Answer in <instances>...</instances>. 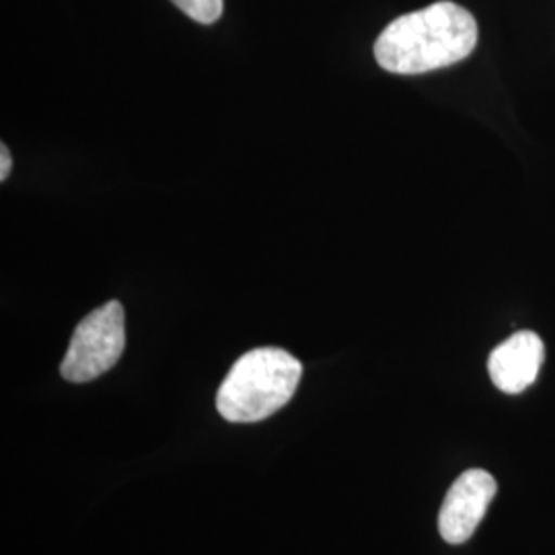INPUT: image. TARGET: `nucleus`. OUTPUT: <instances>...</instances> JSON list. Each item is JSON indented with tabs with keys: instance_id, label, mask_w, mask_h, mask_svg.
Returning <instances> with one entry per match:
<instances>
[{
	"instance_id": "3",
	"label": "nucleus",
	"mask_w": 555,
	"mask_h": 555,
	"mask_svg": "<svg viewBox=\"0 0 555 555\" xmlns=\"http://www.w3.org/2000/svg\"><path fill=\"white\" fill-rule=\"evenodd\" d=\"M126 348V313L109 300L80 321L60 373L70 383H89L116 366Z\"/></svg>"
},
{
	"instance_id": "2",
	"label": "nucleus",
	"mask_w": 555,
	"mask_h": 555,
	"mask_svg": "<svg viewBox=\"0 0 555 555\" xmlns=\"http://www.w3.org/2000/svg\"><path fill=\"white\" fill-rule=\"evenodd\" d=\"M302 364L282 348H256L238 358L220 385L217 410L233 424L276 414L297 391Z\"/></svg>"
},
{
	"instance_id": "7",
	"label": "nucleus",
	"mask_w": 555,
	"mask_h": 555,
	"mask_svg": "<svg viewBox=\"0 0 555 555\" xmlns=\"http://www.w3.org/2000/svg\"><path fill=\"white\" fill-rule=\"evenodd\" d=\"M11 167H13L11 153H9V149L2 144V146H0V179H2V181L9 178V173H11Z\"/></svg>"
},
{
	"instance_id": "4",
	"label": "nucleus",
	"mask_w": 555,
	"mask_h": 555,
	"mask_svg": "<svg viewBox=\"0 0 555 555\" xmlns=\"http://www.w3.org/2000/svg\"><path fill=\"white\" fill-rule=\"evenodd\" d=\"M496 492L498 483L492 474L483 469L463 472L449 488L442 502L438 515L440 537L451 545L469 541L488 513Z\"/></svg>"
},
{
	"instance_id": "1",
	"label": "nucleus",
	"mask_w": 555,
	"mask_h": 555,
	"mask_svg": "<svg viewBox=\"0 0 555 555\" xmlns=\"http://www.w3.org/2000/svg\"><path fill=\"white\" fill-rule=\"evenodd\" d=\"M476 46V17L442 0L391 21L375 41V59L387 73L424 75L467 59Z\"/></svg>"
},
{
	"instance_id": "5",
	"label": "nucleus",
	"mask_w": 555,
	"mask_h": 555,
	"mask_svg": "<svg viewBox=\"0 0 555 555\" xmlns=\"http://www.w3.org/2000/svg\"><path fill=\"white\" fill-rule=\"evenodd\" d=\"M545 346L535 332L522 330L492 350L488 358V373L500 391L518 396L529 389L541 371Z\"/></svg>"
},
{
	"instance_id": "6",
	"label": "nucleus",
	"mask_w": 555,
	"mask_h": 555,
	"mask_svg": "<svg viewBox=\"0 0 555 555\" xmlns=\"http://www.w3.org/2000/svg\"><path fill=\"white\" fill-rule=\"evenodd\" d=\"M179 11H183L190 20L198 21L202 25H212L220 20L224 0H171Z\"/></svg>"
}]
</instances>
